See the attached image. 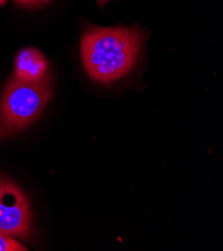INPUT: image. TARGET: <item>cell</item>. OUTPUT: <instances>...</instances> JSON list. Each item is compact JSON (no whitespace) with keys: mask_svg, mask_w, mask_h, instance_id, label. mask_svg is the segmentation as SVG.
I'll use <instances>...</instances> for the list:
<instances>
[{"mask_svg":"<svg viewBox=\"0 0 223 251\" xmlns=\"http://www.w3.org/2000/svg\"><path fill=\"white\" fill-rule=\"evenodd\" d=\"M6 2H7V0H0V6L4 5Z\"/></svg>","mask_w":223,"mask_h":251,"instance_id":"cell-8","label":"cell"},{"mask_svg":"<svg viewBox=\"0 0 223 251\" xmlns=\"http://www.w3.org/2000/svg\"><path fill=\"white\" fill-rule=\"evenodd\" d=\"M51 0H14L15 4L21 7H27V8H36L43 6L50 2Z\"/></svg>","mask_w":223,"mask_h":251,"instance_id":"cell-6","label":"cell"},{"mask_svg":"<svg viewBox=\"0 0 223 251\" xmlns=\"http://www.w3.org/2000/svg\"><path fill=\"white\" fill-rule=\"evenodd\" d=\"M48 71V62L40 50L34 47L22 48L14 60V77L35 82L43 79Z\"/></svg>","mask_w":223,"mask_h":251,"instance_id":"cell-4","label":"cell"},{"mask_svg":"<svg viewBox=\"0 0 223 251\" xmlns=\"http://www.w3.org/2000/svg\"><path fill=\"white\" fill-rule=\"evenodd\" d=\"M26 246L21 244L15 237L0 230V251H26Z\"/></svg>","mask_w":223,"mask_h":251,"instance_id":"cell-5","label":"cell"},{"mask_svg":"<svg viewBox=\"0 0 223 251\" xmlns=\"http://www.w3.org/2000/svg\"><path fill=\"white\" fill-rule=\"evenodd\" d=\"M95 1L99 4V5H104L106 3H108L111 0H95Z\"/></svg>","mask_w":223,"mask_h":251,"instance_id":"cell-7","label":"cell"},{"mask_svg":"<svg viewBox=\"0 0 223 251\" xmlns=\"http://www.w3.org/2000/svg\"><path fill=\"white\" fill-rule=\"evenodd\" d=\"M0 230L21 239H29L33 231L27 195L2 174H0Z\"/></svg>","mask_w":223,"mask_h":251,"instance_id":"cell-3","label":"cell"},{"mask_svg":"<svg viewBox=\"0 0 223 251\" xmlns=\"http://www.w3.org/2000/svg\"><path fill=\"white\" fill-rule=\"evenodd\" d=\"M142 36L128 27H92L82 36L80 53L88 76L102 84L112 83L133 68Z\"/></svg>","mask_w":223,"mask_h":251,"instance_id":"cell-1","label":"cell"},{"mask_svg":"<svg viewBox=\"0 0 223 251\" xmlns=\"http://www.w3.org/2000/svg\"><path fill=\"white\" fill-rule=\"evenodd\" d=\"M52 96L51 78L35 82L11 78L0 98V138L28 127L43 112Z\"/></svg>","mask_w":223,"mask_h":251,"instance_id":"cell-2","label":"cell"}]
</instances>
